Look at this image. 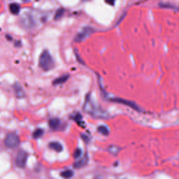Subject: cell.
<instances>
[{"label": "cell", "mask_w": 179, "mask_h": 179, "mask_svg": "<svg viewBox=\"0 0 179 179\" xmlns=\"http://www.w3.org/2000/svg\"><path fill=\"white\" fill-rule=\"evenodd\" d=\"M97 130L98 132H100L101 134H103V135H108L109 133V130L104 126H99L97 128Z\"/></svg>", "instance_id": "obj_18"}, {"label": "cell", "mask_w": 179, "mask_h": 179, "mask_svg": "<svg viewBox=\"0 0 179 179\" xmlns=\"http://www.w3.org/2000/svg\"><path fill=\"white\" fill-rule=\"evenodd\" d=\"M9 8H10V11L11 12V13H13V15H17V14H18L20 10V8L19 5L16 3H13L11 4H10Z\"/></svg>", "instance_id": "obj_13"}, {"label": "cell", "mask_w": 179, "mask_h": 179, "mask_svg": "<svg viewBox=\"0 0 179 179\" xmlns=\"http://www.w3.org/2000/svg\"><path fill=\"white\" fill-rule=\"evenodd\" d=\"M14 91H15L16 95L18 98H23L25 96L23 88L18 83H16L14 85Z\"/></svg>", "instance_id": "obj_8"}, {"label": "cell", "mask_w": 179, "mask_h": 179, "mask_svg": "<svg viewBox=\"0 0 179 179\" xmlns=\"http://www.w3.org/2000/svg\"><path fill=\"white\" fill-rule=\"evenodd\" d=\"M69 75H64V76L59 77V78H56L54 81H53V85H60V84H62L64 83H65L66 81L68 80V78H69Z\"/></svg>", "instance_id": "obj_12"}, {"label": "cell", "mask_w": 179, "mask_h": 179, "mask_svg": "<svg viewBox=\"0 0 179 179\" xmlns=\"http://www.w3.org/2000/svg\"><path fill=\"white\" fill-rule=\"evenodd\" d=\"M27 157L28 155L25 151H24V150H20L16 157V165L18 167L20 168V169L25 168V166H26Z\"/></svg>", "instance_id": "obj_4"}, {"label": "cell", "mask_w": 179, "mask_h": 179, "mask_svg": "<svg viewBox=\"0 0 179 179\" xmlns=\"http://www.w3.org/2000/svg\"><path fill=\"white\" fill-rule=\"evenodd\" d=\"M22 23L23 26L26 27L27 28L33 27L35 24L34 18L30 15H26L25 16L22 18Z\"/></svg>", "instance_id": "obj_7"}, {"label": "cell", "mask_w": 179, "mask_h": 179, "mask_svg": "<svg viewBox=\"0 0 179 179\" xmlns=\"http://www.w3.org/2000/svg\"><path fill=\"white\" fill-rule=\"evenodd\" d=\"M20 138L15 133H9L7 134L5 138L4 144L7 148H17L20 144Z\"/></svg>", "instance_id": "obj_3"}, {"label": "cell", "mask_w": 179, "mask_h": 179, "mask_svg": "<svg viewBox=\"0 0 179 179\" xmlns=\"http://www.w3.org/2000/svg\"><path fill=\"white\" fill-rule=\"evenodd\" d=\"M109 151L113 155H117L118 153L120 151V148L116 146H111L109 147Z\"/></svg>", "instance_id": "obj_16"}, {"label": "cell", "mask_w": 179, "mask_h": 179, "mask_svg": "<svg viewBox=\"0 0 179 179\" xmlns=\"http://www.w3.org/2000/svg\"><path fill=\"white\" fill-rule=\"evenodd\" d=\"M81 118H82V116H81V115H80V113H76V115H75V116H74V120L75 121H79V120H80L81 119Z\"/></svg>", "instance_id": "obj_20"}, {"label": "cell", "mask_w": 179, "mask_h": 179, "mask_svg": "<svg viewBox=\"0 0 179 179\" xmlns=\"http://www.w3.org/2000/svg\"><path fill=\"white\" fill-rule=\"evenodd\" d=\"M61 176H62L63 178H71V177H72L74 176V172H73V171H71L70 169H67L65 170V171H62V173H61Z\"/></svg>", "instance_id": "obj_14"}, {"label": "cell", "mask_w": 179, "mask_h": 179, "mask_svg": "<svg viewBox=\"0 0 179 179\" xmlns=\"http://www.w3.org/2000/svg\"><path fill=\"white\" fill-rule=\"evenodd\" d=\"M50 148L51 149L55 150L57 152H61L62 150H63V147H62V144H60L59 142H57V141H53V142H51L48 145Z\"/></svg>", "instance_id": "obj_10"}, {"label": "cell", "mask_w": 179, "mask_h": 179, "mask_svg": "<svg viewBox=\"0 0 179 179\" xmlns=\"http://www.w3.org/2000/svg\"><path fill=\"white\" fill-rule=\"evenodd\" d=\"M83 109L87 113H90V115L95 116V117H105L104 112L103 111L99 110V109L94 107L93 104L91 102L90 100V96H87L86 97V100H85V104H84Z\"/></svg>", "instance_id": "obj_2"}, {"label": "cell", "mask_w": 179, "mask_h": 179, "mask_svg": "<svg viewBox=\"0 0 179 179\" xmlns=\"http://www.w3.org/2000/svg\"><path fill=\"white\" fill-rule=\"evenodd\" d=\"M110 100L111 101H114V102H117V103L127 105L128 106L131 107V108L134 109V110L141 111V109H139V106L133 102V101H128V100L121 99V98H111V99H110Z\"/></svg>", "instance_id": "obj_5"}, {"label": "cell", "mask_w": 179, "mask_h": 179, "mask_svg": "<svg viewBox=\"0 0 179 179\" xmlns=\"http://www.w3.org/2000/svg\"><path fill=\"white\" fill-rule=\"evenodd\" d=\"M115 1L116 0H106V2L109 4L112 5V6H113V5L115 4Z\"/></svg>", "instance_id": "obj_21"}, {"label": "cell", "mask_w": 179, "mask_h": 179, "mask_svg": "<svg viewBox=\"0 0 179 179\" xmlns=\"http://www.w3.org/2000/svg\"><path fill=\"white\" fill-rule=\"evenodd\" d=\"M64 12V10L63 8H60V9H58L57 11V12L55 13V15L54 16V19L55 20H58L60 19L61 18H62V16H63Z\"/></svg>", "instance_id": "obj_17"}, {"label": "cell", "mask_w": 179, "mask_h": 179, "mask_svg": "<svg viewBox=\"0 0 179 179\" xmlns=\"http://www.w3.org/2000/svg\"><path fill=\"white\" fill-rule=\"evenodd\" d=\"M92 32V29L90 27H85L83 30V31L80 33H78V35H76V37H75V41L76 42H82V41L84 40L86 37H88L89 35H90L91 33Z\"/></svg>", "instance_id": "obj_6"}, {"label": "cell", "mask_w": 179, "mask_h": 179, "mask_svg": "<svg viewBox=\"0 0 179 179\" xmlns=\"http://www.w3.org/2000/svg\"><path fill=\"white\" fill-rule=\"evenodd\" d=\"M39 65L43 70L48 71L53 69L55 66V62L49 52L45 50L42 53L39 60Z\"/></svg>", "instance_id": "obj_1"}, {"label": "cell", "mask_w": 179, "mask_h": 179, "mask_svg": "<svg viewBox=\"0 0 179 179\" xmlns=\"http://www.w3.org/2000/svg\"><path fill=\"white\" fill-rule=\"evenodd\" d=\"M48 125H49L50 128L53 129V130H56L59 128L60 125V121L58 118H52L48 121Z\"/></svg>", "instance_id": "obj_11"}, {"label": "cell", "mask_w": 179, "mask_h": 179, "mask_svg": "<svg viewBox=\"0 0 179 179\" xmlns=\"http://www.w3.org/2000/svg\"><path fill=\"white\" fill-rule=\"evenodd\" d=\"M88 162V157L87 155H85L83 157H82L80 160H78V162H76V163L74 164V168L76 169H79V168L83 167V166H85Z\"/></svg>", "instance_id": "obj_9"}, {"label": "cell", "mask_w": 179, "mask_h": 179, "mask_svg": "<svg viewBox=\"0 0 179 179\" xmlns=\"http://www.w3.org/2000/svg\"><path fill=\"white\" fill-rule=\"evenodd\" d=\"M81 153H82L81 150L79 149V148H78V149H76V151H75L74 156L75 158H78V157H79L80 155H81Z\"/></svg>", "instance_id": "obj_19"}, {"label": "cell", "mask_w": 179, "mask_h": 179, "mask_svg": "<svg viewBox=\"0 0 179 179\" xmlns=\"http://www.w3.org/2000/svg\"><path fill=\"white\" fill-rule=\"evenodd\" d=\"M23 1H29L30 0H23Z\"/></svg>", "instance_id": "obj_22"}, {"label": "cell", "mask_w": 179, "mask_h": 179, "mask_svg": "<svg viewBox=\"0 0 179 179\" xmlns=\"http://www.w3.org/2000/svg\"><path fill=\"white\" fill-rule=\"evenodd\" d=\"M44 133V131L42 129H37V130L33 132V138H35L36 139H39V138L42 137Z\"/></svg>", "instance_id": "obj_15"}]
</instances>
